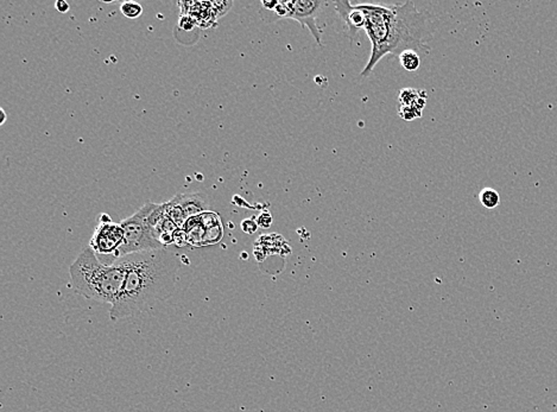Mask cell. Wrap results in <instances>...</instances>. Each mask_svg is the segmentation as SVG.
I'll return each mask as SVG.
<instances>
[{"label":"cell","instance_id":"1","mask_svg":"<svg viewBox=\"0 0 557 412\" xmlns=\"http://www.w3.org/2000/svg\"><path fill=\"white\" fill-rule=\"evenodd\" d=\"M359 6L365 13V31L372 46L362 78L370 76L387 55L399 57L405 51H416L421 57L430 54L432 49L427 44L430 37V15L417 9L414 1L407 0L391 6L360 3Z\"/></svg>","mask_w":557,"mask_h":412},{"label":"cell","instance_id":"2","mask_svg":"<svg viewBox=\"0 0 557 412\" xmlns=\"http://www.w3.org/2000/svg\"><path fill=\"white\" fill-rule=\"evenodd\" d=\"M121 259L126 267V277L119 300L109 309L111 320L134 316L173 295L182 267V257L179 254L166 247L130 254Z\"/></svg>","mask_w":557,"mask_h":412},{"label":"cell","instance_id":"3","mask_svg":"<svg viewBox=\"0 0 557 412\" xmlns=\"http://www.w3.org/2000/svg\"><path fill=\"white\" fill-rule=\"evenodd\" d=\"M69 274L73 287L79 295L112 307L124 289L126 267L121 258L106 264L87 247L71 264Z\"/></svg>","mask_w":557,"mask_h":412},{"label":"cell","instance_id":"4","mask_svg":"<svg viewBox=\"0 0 557 412\" xmlns=\"http://www.w3.org/2000/svg\"><path fill=\"white\" fill-rule=\"evenodd\" d=\"M154 207L156 204L146 202L132 217L121 221V225L124 229V242L108 264H112L118 259L124 258L130 254L166 249L157 238L154 237L148 225V217L152 213Z\"/></svg>","mask_w":557,"mask_h":412},{"label":"cell","instance_id":"5","mask_svg":"<svg viewBox=\"0 0 557 412\" xmlns=\"http://www.w3.org/2000/svg\"><path fill=\"white\" fill-rule=\"evenodd\" d=\"M124 242V229L121 224L114 222H107V224H100L96 229V232L93 234L89 247L94 251L98 257H105L100 259L103 262H111L113 256Z\"/></svg>","mask_w":557,"mask_h":412},{"label":"cell","instance_id":"6","mask_svg":"<svg viewBox=\"0 0 557 412\" xmlns=\"http://www.w3.org/2000/svg\"><path fill=\"white\" fill-rule=\"evenodd\" d=\"M287 8V17L299 21L302 29L307 28L312 37L315 38L319 46H324L322 43V34L319 26L316 24L317 15L320 13L321 8L324 6V1L321 0H294V1H284Z\"/></svg>","mask_w":557,"mask_h":412},{"label":"cell","instance_id":"7","mask_svg":"<svg viewBox=\"0 0 557 412\" xmlns=\"http://www.w3.org/2000/svg\"><path fill=\"white\" fill-rule=\"evenodd\" d=\"M334 8L337 15L342 18L347 26V36L349 41L353 42L354 37L357 36L360 30H365L366 16L364 11L360 9L359 4L353 5L349 0L344 1H335Z\"/></svg>","mask_w":557,"mask_h":412},{"label":"cell","instance_id":"8","mask_svg":"<svg viewBox=\"0 0 557 412\" xmlns=\"http://www.w3.org/2000/svg\"><path fill=\"white\" fill-rule=\"evenodd\" d=\"M179 204L186 213L188 219L199 217L209 209V202L202 194L191 192V194H177Z\"/></svg>","mask_w":557,"mask_h":412},{"label":"cell","instance_id":"9","mask_svg":"<svg viewBox=\"0 0 557 412\" xmlns=\"http://www.w3.org/2000/svg\"><path fill=\"white\" fill-rule=\"evenodd\" d=\"M428 94L425 91H418L415 88H404L399 92V106H417L423 109L427 104Z\"/></svg>","mask_w":557,"mask_h":412},{"label":"cell","instance_id":"10","mask_svg":"<svg viewBox=\"0 0 557 412\" xmlns=\"http://www.w3.org/2000/svg\"><path fill=\"white\" fill-rule=\"evenodd\" d=\"M166 214L170 217V220L174 222L177 229H184L187 224L188 217L186 213L183 211L182 206L179 204V195L175 196L169 202L166 204Z\"/></svg>","mask_w":557,"mask_h":412},{"label":"cell","instance_id":"11","mask_svg":"<svg viewBox=\"0 0 557 412\" xmlns=\"http://www.w3.org/2000/svg\"><path fill=\"white\" fill-rule=\"evenodd\" d=\"M480 204L487 209H495L500 204V195L493 188H484L479 194Z\"/></svg>","mask_w":557,"mask_h":412},{"label":"cell","instance_id":"12","mask_svg":"<svg viewBox=\"0 0 557 412\" xmlns=\"http://www.w3.org/2000/svg\"><path fill=\"white\" fill-rule=\"evenodd\" d=\"M400 66L407 71H416L421 67V55L414 51H405L399 56Z\"/></svg>","mask_w":557,"mask_h":412},{"label":"cell","instance_id":"13","mask_svg":"<svg viewBox=\"0 0 557 412\" xmlns=\"http://www.w3.org/2000/svg\"><path fill=\"white\" fill-rule=\"evenodd\" d=\"M121 12L124 15L125 17L136 19V18L141 17V13H143V6L136 1H125L121 5Z\"/></svg>","mask_w":557,"mask_h":412},{"label":"cell","instance_id":"14","mask_svg":"<svg viewBox=\"0 0 557 412\" xmlns=\"http://www.w3.org/2000/svg\"><path fill=\"white\" fill-rule=\"evenodd\" d=\"M422 111L423 109L417 106H399V117L407 121L415 120L422 117Z\"/></svg>","mask_w":557,"mask_h":412},{"label":"cell","instance_id":"15","mask_svg":"<svg viewBox=\"0 0 557 412\" xmlns=\"http://www.w3.org/2000/svg\"><path fill=\"white\" fill-rule=\"evenodd\" d=\"M241 229L245 233L254 234L257 232L259 226H258L257 220L254 217H249V219H245L241 222Z\"/></svg>","mask_w":557,"mask_h":412},{"label":"cell","instance_id":"16","mask_svg":"<svg viewBox=\"0 0 557 412\" xmlns=\"http://www.w3.org/2000/svg\"><path fill=\"white\" fill-rule=\"evenodd\" d=\"M257 224L260 229H270L271 225H272V215H271L270 213L267 212H263L259 217H257Z\"/></svg>","mask_w":557,"mask_h":412},{"label":"cell","instance_id":"17","mask_svg":"<svg viewBox=\"0 0 557 412\" xmlns=\"http://www.w3.org/2000/svg\"><path fill=\"white\" fill-rule=\"evenodd\" d=\"M55 9L58 10V12L61 13H67L71 9V6L69 4L67 3V1H63V0H58L55 3Z\"/></svg>","mask_w":557,"mask_h":412},{"label":"cell","instance_id":"18","mask_svg":"<svg viewBox=\"0 0 557 412\" xmlns=\"http://www.w3.org/2000/svg\"><path fill=\"white\" fill-rule=\"evenodd\" d=\"M277 4H278V1H262L263 8L267 10V11H271V12L274 11Z\"/></svg>","mask_w":557,"mask_h":412},{"label":"cell","instance_id":"19","mask_svg":"<svg viewBox=\"0 0 557 412\" xmlns=\"http://www.w3.org/2000/svg\"><path fill=\"white\" fill-rule=\"evenodd\" d=\"M0 112H1V116H3V119L0 121V125H4L5 120H6V113L4 112V109H0Z\"/></svg>","mask_w":557,"mask_h":412}]
</instances>
